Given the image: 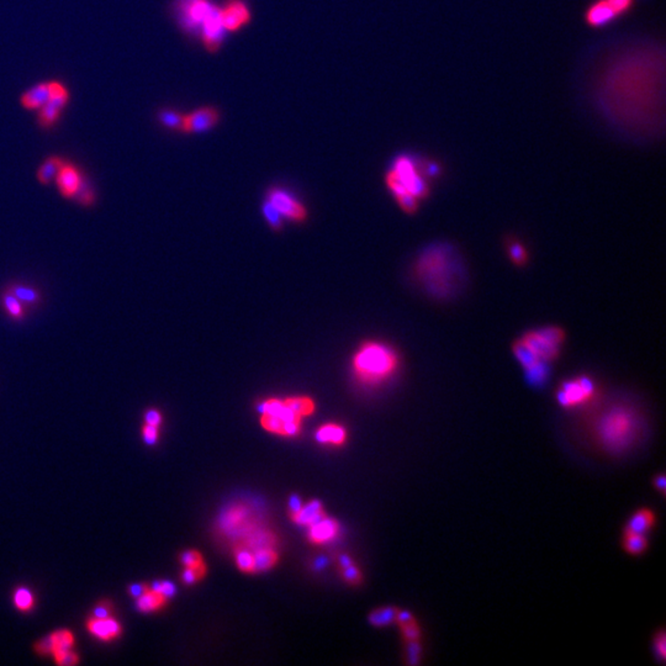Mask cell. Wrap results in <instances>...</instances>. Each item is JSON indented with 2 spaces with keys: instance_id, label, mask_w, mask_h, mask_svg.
I'll use <instances>...</instances> for the list:
<instances>
[{
  "instance_id": "1",
  "label": "cell",
  "mask_w": 666,
  "mask_h": 666,
  "mask_svg": "<svg viewBox=\"0 0 666 666\" xmlns=\"http://www.w3.org/2000/svg\"><path fill=\"white\" fill-rule=\"evenodd\" d=\"M442 173V167L436 160L401 154L394 160L385 181L400 207L407 214H414L418 209L420 200L429 195V182L441 177Z\"/></svg>"
},
{
  "instance_id": "2",
  "label": "cell",
  "mask_w": 666,
  "mask_h": 666,
  "mask_svg": "<svg viewBox=\"0 0 666 666\" xmlns=\"http://www.w3.org/2000/svg\"><path fill=\"white\" fill-rule=\"evenodd\" d=\"M399 367V353L382 342H365L352 359L354 376L367 385H379L387 382Z\"/></svg>"
},
{
  "instance_id": "3",
  "label": "cell",
  "mask_w": 666,
  "mask_h": 666,
  "mask_svg": "<svg viewBox=\"0 0 666 666\" xmlns=\"http://www.w3.org/2000/svg\"><path fill=\"white\" fill-rule=\"evenodd\" d=\"M637 432V418L626 407H613L601 416L598 437L607 450H621L628 447Z\"/></svg>"
},
{
  "instance_id": "4",
  "label": "cell",
  "mask_w": 666,
  "mask_h": 666,
  "mask_svg": "<svg viewBox=\"0 0 666 666\" xmlns=\"http://www.w3.org/2000/svg\"><path fill=\"white\" fill-rule=\"evenodd\" d=\"M637 0H592L584 12V21L590 29L609 28L633 12Z\"/></svg>"
},
{
  "instance_id": "5",
  "label": "cell",
  "mask_w": 666,
  "mask_h": 666,
  "mask_svg": "<svg viewBox=\"0 0 666 666\" xmlns=\"http://www.w3.org/2000/svg\"><path fill=\"white\" fill-rule=\"evenodd\" d=\"M566 335L558 326H547L526 332L521 340L535 352L542 362L552 363L557 360Z\"/></svg>"
},
{
  "instance_id": "6",
  "label": "cell",
  "mask_w": 666,
  "mask_h": 666,
  "mask_svg": "<svg viewBox=\"0 0 666 666\" xmlns=\"http://www.w3.org/2000/svg\"><path fill=\"white\" fill-rule=\"evenodd\" d=\"M217 9L219 6L209 0H177L174 12L184 31L200 36L204 24L216 12Z\"/></svg>"
},
{
  "instance_id": "7",
  "label": "cell",
  "mask_w": 666,
  "mask_h": 666,
  "mask_svg": "<svg viewBox=\"0 0 666 666\" xmlns=\"http://www.w3.org/2000/svg\"><path fill=\"white\" fill-rule=\"evenodd\" d=\"M598 395V384L590 376H576L565 380L557 389V401L562 407L575 409L589 404Z\"/></svg>"
},
{
  "instance_id": "8",
  "label": "cell",
  "mask_w": 666,
  "mask_h": 666,
  "mask_svg": "<svg viewBox=\"0 0 666 666\" xmlns=\"http://www.w3.org/2000/svg\"><path fill=\"white\" fill-rule=\"evenodd\" d=\"M267 201L278 211L280 216L295 222H304L308 211L299 200L283 189L274 188L268 193Z\"/></svg>"
},
{
  "instance_id": "9",
  "label": "cell",
  "mask_w": 666,
  "mask_h": 666,
  "mask_svg": "<svg viewBox=\"0 0 666 666\" xmlns=\"http://www.w3.org/2000/svg\"><path fill=\"white\" fill-rule=\"evenodd\" d=\"M220 121V113L211 107L200 108L193 113L183 116L181 131L184 133H199L207 131L216 126Z\"/></svg>"
},
{
  "instance_id": "10",
  "label": "cell",
  "mask_w": 666,
  "mask_h": 666,
  "mask_svg": "<svg viewBox=\"0 0 666 666\" xmlns=\"http://www.w3.org/2000/svg\"><path fill=\"white\" fill-rule=\"evenodd\" d=\"M221 17L225 30L234 33L251 21V12L243 0H228L221 8Z\"/></svg>"
},
{
  "instance_id": "11",
  "label": "cell",
  "mask_w": 666,
  "mask_h": 666,
  "mask_svg": "<svg viewBox=\"0 0 666 666\" xmlns=\"http://www.w3.org/2000/svg\"><path fill=\"white\" fill-rule=\"evenodd\" d=\"M55 181L57 183L58 189L62 194V196L71 199L80 193L83 178L80 171L73 165L64 162Z\"/></svg>"
},
{
  "instance_id": "12",
  "label": "cell",
  "mask_w": 666,
  "mask_h": 666,
  "mask_svg": "<svg viewBox=\"0 0 666 666\" xmlns=\"http://www.w3.org/2000/svg\"><path fill=\"white\" fill-rule=\"evenodd\" d=\"M86 628L91 632V636H94V637L100 639V640H104V642L113 640L122 633L121 625L115 620L114 617H108V618H94V617H91V620H88V622H86Z\"/></svg>"
},
{
  "instance_id": "13",
  "label": "cell",
  "mask_w": 666,
  "mask_h": 666,
  "mask_svg": "<svg viewBox=\"0 0 666 666\" xmlns=\"http://www.w3.org/2000/svg\"><path fill=\"white\" fill-rule=\"evenodd\" d=\"M656 524V516L649 508H639L628 519L623 532L647 535Z\"/></svg>"
},
{
  "instance_id": "14",
  "label": "cell",
  "mask_w": 666,
  "mask_h": 666,
  "mask_svg": "<svg viewBox=\"0 0 666 666\" xmlns=\"http://www.w3.org/2000/svg\"><path fill=\"white\" fill-rule=\"evenodd\" d=\"M310 528V539L316 544H322L326 542H330L338 535L340 526L338 522L326 516L319 524H313Z\"/></svg>"
},
{
  "instance_id": "15",
  "label": "cell",
  "mask_w": 666,
  "mask_h": 666,
  "mask_svg": "<svg viewBox=\"0 0 666 666\" xmlns=\"http://www.w3.org/2000/svg\"><path fill=\"white\" fill-rule=\"evenodd\" d=\"M48 98H50L48 82L39 83L24 93L20 98V103L23 105V108L28 110H39L41 107H44L47 103Z\"/></svg>"
},
{
  "instance_id": "16",
  "label": "cell",
  "mask_w": 666,
  "mask_h": 666,
  "mask_svg": "<svg viewBox=\"0 0 666 666\" xmlns=\"http://www.w3.org/2000/svg\"><path fill=\"white\" fill-rule=\"evenodd\" d=\"M325 517L326 513L324 512L322 505L319 500L308 502L306 506L302 507V510L299 512L291 516L296 524L308 526V527L319 524L320 521H322Z\"/></svg>"
},
{
  "instance_id": "17",
  "label": "cell",
  "mask_w": 666,
  "mask_h": 666,
  "mask_svg": "<svg viewBox=\"0 0 666 666\" xmlns=\"http://www.w3.org/2000/svg\"><path fill=\"white\" fill-rule=\"evenodd\" d=\"M512 352L526 373L535 369V367H538L541 363H546V362H542L541 359L535 355V352L521 338L513 343Z\"/></svg>"
},
{
  "instance_id": "18",
  "label": "cell",
  "mask_w": 666,
  "mask_h": 666,
  "mask_svg": "<svg viewBox=\"0 0 666 666\" xmlns=\"http://www.w3.org/2000/svg\"><path fill=\"white\" fill-rule=\"evenodd\" d=\"M622 548L625 549L627 554H629L632 557H639V555H642L647 552L648 548H649L648 535L623 532Z\"/></svg>"
},
{
  "instance_id": "19",
  "label": "cell",
  "mask_w": 666,
  "mask_h": 666,
  "mask_svg": "<svg viewBox=\"0 0 666 666\" xmlns=\"http://www.w3.org/2000/svg\"><path fill=\"white\" fill-rule=\"evenodd\" d=\"M6 290L10 291L12 295L17 296L20 302H23L26 308L37 306L42 302V295L40 291L35 288H31L29 285L12 284L6 288Z\"/></svg>"
},
{
  "instance_id": "20",
  "label": "cell",
  "mask_w": 666,
  "mask_h": 666,
  "mask_svg": "<svg viewBox=\"0 0 666 666\" xmlns=\"http://www.w3.org/2000/svg\"><path fill=\"white\" fill-rule=\"evenodd\" d=\"M346 438H347V433L344 431V428L338 426V425H335V423H329V425L322 426L316 433V439L319 441L320 443L341 445V444L344 443Z\"/></svg>"
},
{
  "instance_id": "21",
  "label": "cell",
  "mask_w": 666,
  "mask_h": 666,
  "mask_svg": "<svg viewBox=\"0 0 666 666\" xmlns=\"http://www.w3.org/2000/svg\"><path fill=\"white\" fill-rule=\"evenodd\" d=\"M0 302H1V306H3L4 311L9 317L17 320V321H21V320L25 319L26 308H28L17 299V296L12 295L10 291L6 289L4 293L1 294Z\"/></svg>"
},
{
  "instance_id": "22",
  "label": "cell",
  "mask_w": 666,
  "mask_h": 666,
  "mask_svg": "<svg viewBox=\"0 0 666 666\" xmlns=\"http://www.w3.org/2000/svg\"><path fill=\"white\" fill-rule=\"evenodd\" d=\"M165 602H167V598L162 593L152 591V590L148 589L142 596L136 598V607L140 612L149 613V612H154L157 609H162Z\"/></svg>"
},
{
  "instance_id": "23",
  "label": "cell",
  "mask_w": 666,
  "mask_h": 666,
  "mask_svg": "<svg viewBox=\"0 0 666 666\" xmlns=\"http://www.w3.org/2000/svg\"><path fill=\"white\" fill-rule=\"evenodd\" d=\"M64 165V160L59 157H50L40 165L39 171H37V179L41 184L44 185H48L51 184L56 177H57L58 172L62 168V165Z\"/></svg>"
},
{
  "instance_id": "24",
  "label": "cell",
  "mask_w": 666,
  "mask_h": 666,
  "mask_svg": "<svg viewBox=\"0 0 666 666\" xmlns=\"http://www.w3.org/2000/svg\"><path fill=\"white\" fill-rule=\"evenodd\" d=\"M278 562V555L272 548H263L253 552V573L273 568Z\"/></svg>"
},
{
  "instance_id": "25",
  "label": "cell",
  "mask_w": 666,
  "mask_h": 666,
  "mask_svg": "<svg viewBox=\"0 0 666 666\" xmlns=\"http://www.w3.org/2000/svg\"><path fill=\"white\" fill-rule=\"evenodd\" d=\"M62 115V110L53 107L51 104L46 103L37 110V122L41 129L50 130L56 125Z\"/></svg>"
},
{
  "instance_id": "26",
  "label": "cell",
  "mask_w": 666,
  "mask_h": 666,
  "mask_svg": "<svg viewBox=\"0 0 666 666\" xmlns=\"http://www.w3.org/2000/svg\"><path fill=\"white\" fill-rule=\"evenodd\" d=\"M48 88H50V98H48L47 103L51 104L53 107H56L63 111L68 104V89L66 88V86H63L62 83L56 82V80L48 82Z\"/></svg>"
},
{
  "instance_id": "27",
  "label": "cell",
  "mask_w": 666,
  "mask_h": 666,
  "mask_svg": "<svg viewBox=\"0 0 666 666\" xmlns=\"http://www.w3.org/2000/svg\"><path fill=\"white\" fill-rule=\"evenodd\" d=\"M285 405L294 411L299 417L310 416L315 411V404L313 399L305 398V396H296V398H288L284 400Z\"/></svg>"
},
{
  "instance_id": "28",
  "label": "cell",
  "mask_w": 666,
  "mask_h": 666,
  "mask_svg": "<svg viewBox=\"0 0 666 666\" xmlns=\"http://www.w3.org/2000/svg\"><path fill=\"white\" fill-rule=\"evenodd\" d=\"M399 609L395 607H382L373 611L369 615V622L376 627H387L396 620Z\"/></svg>"
},
{
  "instance_id": "29",
  "label": "cell",
  "mask_w": 666,
  "mask_h": 666,
  "mask_svg": "<svg viewBox=\"0 0 666 666\" xmlns=\"http://www.w3.org/2000/svg\"><path fill=\"white\" fill-rule=\"evenodd\" d=\"M14 604L21 612H29L34 607V595L26 587H19L14 592Z\"/></svg>"
},
{
  "instance_id": "30",
  "label": "cell",
  "mask_w": 666,
  "mask_h": 666,
  "mask_svg": "<svg viewBox=\"0 0 666 666\" xmlns=\"http://www.w3.org/2000/svg\"><path fill=\"white\" fill-rule=\"evenodd\" d=\"M507 251H508V257H510L511 262L518 267L524 266L528 261V253L526 251L524 246L521 245L517 241H510Z\"/></svg>"
},
{
  "instance_id": "31",
  "label": "cell",
  "mask_w": 666,
  "mask_h": 666,
  "mask_svg": "<svg viewBox=\"0 0 666 666\" xmlns=\"http://www.w3.org/2000/svg\"><path fill=\"white\" fill-rule=\"evenodd\" d=\"M183 116L184 115L179 114L177 111L174 110H162L158 114V120H160V124L168 127V129H172V130H179L181 131V127H182L183 124Z\"/></svg>"
},
{
  "instance_id": "32",
  "label": "cell",
  "mask_w": 666,
  "mask_h": 666,
  "mask_svg": "<svg viewBox=\"0 0 666 666\" xmlns=\"http://www.w3.org/2000/svg\"><path fill=\"white\" fill-rule=\"evenodd\" d=\"M53 636H55V640H56V650H55V653L72 650V648L74 647L73 633L68 631V629H59V631L53 632ZM55 653H53V654H55Z\"/></svg>"
},
{
  "instance_id": "33",
  "label": "cell",
  "mask_w": 666,
  "mask_h": 666,
  "mask_svg": "<svg viewBox=\"0 0 666 666\" xmlns=\"http://www.w3.org/2000/svg\"><path fill=\"white\" fill-rule=\"evenodd\" d=\"M548 364L549 363H541L538 367H535V369L530 370L527 371V380L530 382V385L533 387H542L544 382H547L548 374H549V368H548Z\"/></svg>"
},
{
  "instance_id": "34",
  "label": "cell",
  "mask_w": 666,
  "mask_h": 666,
  "mask_svg": "<svg viewBox=\"0 0 666 666\" xmlns=\"http://www.w3.org/2000/svg\"><path fill=\"white\" fill-rule=\"evenodd\" d=\"M236 563L245 573H253V552L247 547L236 549Z\"/></svg>"
},
{
  "instance_id": "35",
  "label": "cell",
  "mask_w": 666,
  "mask_h": 666,
  "mask_svg": "<svg viewBox=\"0 0 666 666\" xmlns=\"http://www.w3.org/2000/svg\"><path fill=\"white\" fill-rule=\"evenodd\" d=\"M286 422L289 421H284L278 416L262 414V417H261V423H262L263 427L266 428L269 432L280 434V436H284V427Z\"/></svg>"
},
{
  "instance_id": "36",
  "label": "cell",
  "mask_w": 666,
  "mask_h": 666,
  "mask_svg": "<svg viewBox=\"0 0 666 666\" xmlns=\"http://www.w3.org/2000/svg\"><path fill=\"white\" fill-rule=\"evenodd\" d=\"M205 573V565H204V563H201L199 564V565H195V566H190V568H184L182 579L183 581H184V584L193 585L196 581L200 580L201 577H204Z\"/></svg>"
},
{
  "instance_id": "37",
  "label": "cell",
  "mask_w": 666,
  "mask_h": 666,
  "mask_svg": "<svg viewBox=\"0 0 666 666\" xmlns=\"http://www.w3.org/2000/svg\"><path fill=\"white\" fill-rule=\"evenodd\" d=\"M263 212H264V216L267 219L268 223L270 225V228H273L274 231H280L281 228H283L281 216H280L279 212L275 210L273 206L268 203L267 200H266L264 204H263Z\"/></svg>"
},
{
  "instance_id": "38",
  "label": "cell",
  "mask_w": 666,
  "mask_h": 666,
  "mask_svg": "<svg viewBox=\"0 0 666 666\" xmlns=\"http://www.w3.org/2000/svg\"><path fill=\"white\" fill-rule=\"evenodd\" d=\"M34 649L37 654L53 655L56 650V640L53 633L40 639L37 643L35 644Z\"/></svg>"
},
{
  "instance_id": "39",
  "label": "cell",
  "mask_w": 666,
  "mask_h": 666,
  "mask_svg": "<svg viewBox=\"0 0 666 666\" xmlns=\"http://www.w3.org/2000/svg\"><path fill=\"white\" fill-rule=\"evenodd\" d=\"M653 650L654 655L659 660H665L666 656V636L664 629H660L655 633L653 638Z\"/></svg>"
},
{
  "instance_id": "40",
  "label": "cell",
  "mask_w": 666,
  "mask_h": 666,
  "mask_svg": "<svg viewBox=\"0 0 666 666\" xmlns=\"http://www.w3.org/2000/svg\"><path fill=\"white\" fill-rule=\"evenodd\" d=\"M55 658V661L58 665H77L80 663V655L74 653L72 650L67 651H58L52 655Z\"/></svg>"
},
{
  "instance_id": "41",
  "label": "cell",
  "mask_w": 666,
  "mask_h": 666,
  "mask_svg": "<svg viewBox=\"0 0 666 666\" xmlns=\"http://www.w3.org/2000/svg\"><path fill=\"white\" fill-rule=\"evenodd\" d=\"M149 590L162 593L167 600L176 595V586H174V584H172L171 581H154V584L149 587Z\"/></svg>"
},
{
  "instance_id": "42",
  "label": "cell",
  "mask_w": 666,
  "mask_h": 666,
  "mask_svg": "<svg viewBox=\"0 0 666 666\" xmlns=\"http://www.w3.org/2000/svg\"><path fill=\"white\" fill-rule=\"evenodd\" d=\"M406 643H407V647H406L407 663L411 664V665L418 664L422 656L421 644H420L418 640H415V642H406Z\"/></svg>"
},
{
  "instance_id": "43",
  "label": "cell",
  "mask_w": 666,
  "mask_h": 666,
  "mask_svg": "<svg viewBox=\"0 0 666 666\" xmlns=\"http://www.w3.org/2000/svg\"><path fill=\"white\" fill-rule=\"evenodd\" d=\"M113 612H114L113 604L108 600H103L93 609L91 617H94V618H108V617H113Z\"/></svg>"
},
{
  "instance_id": "44",
  "label": "cell",
  "mask_w": 666,
  "mask_h": 666,
  "mask_svg": "<svg viewBox=\"0 0 666 666\" xmlns=\"http://www.w3.org/2000/svg\"><path fill=\"white\" fill-rule=\"evenodd\" d=\"M342 577L344 580L347 581L348 584L351 585H358L360 580H362V574L359 571L358 568L352 564L349 566H346V568H342L341 569Z\"/></svg>"
},
{
  "instance_id": "45",
  "label": "cell",
  "mask_w": 666,
  "mask_h": 666,
  "mask_svg": "<svg viewBox=\"0 0 666 666\" xmlns=\"http://www.w3.org/2000/svg\"><path fill=\"white\" fill-rule=\"evenodd\" d=\"M400 627H401V632H403V636H404L406 642L420 640L421 632H420V627L417 625V622H412V623H409V625Z\"/></svg>"
},
{
  "instance_id": "46",
  "label": "cell",
  "mask_w": 666,
  "mask_h": 666,
  "mask_svg": "<svg viewBox=\"0 0 666 666\" xmlns=\"http://www.w3.org/2000/svg\"><path fill=\"white\" fill-rule=\"evenodd\" d=\"M181 562H182L184 568H190V566H195V565L204 563L203 557L196 551H185L181 555Z\"/></svg>"
},
{
  "instance_id": "47",
  "label": "cell",
  "mask_w": 666,
  "mask_h": 666,
  "mask_svg": "<svg viewBox=\"0 0 666 666\" xmlns=\"http://www.w3.org/2000/svg\"><path fill=\"white\" fill-rule=\"evenodd\" d=\"M160 428L157 426H152V425H145L142 427V436L143 441L148 444V445H154V444L157 443L158 441V436H160Z\"/></svg>"
},
{
  "instance_id": "48",
  "label": "cell",
  "mask_w": 666,
  "mask_h": 666,
  "mask_svg": "<svg viewBox=\"0 0 666 666\" xmlns=\"http://www.w3.org/2000/svg\"><path fill=\"white\" fill-rule=\"evenodd\" d=\"M145 422L147 425H152V426H157L160 427V422H162V415L158 410L156 409H149V410L145 414Z\"/></svg>"
},
{
  "instance_id": "49",
  "label": "cell",
  "mask_w": 666,
  "mask_h": 666,
  "mask_svg": "<svg viewBox=\"0 0 666 666\" xmlns=\"http://www.w3.org/2000/svg\"><path fill=\"white\" fill-rule=\"evenodd\" d=\"M149 586L147 584H132L129 587V593L130 596L133 598H138L140 596H142L145 592L147 591Z\"/></svg>"
},
{
  "instance_id": "50",
  "label": "cell",
  "mask_w": 666,
  "mask_h": 666,
  "mask_svg": "<svg viewBox=\"0 0 666 666\" xmlns=\"http://www.w3.org/2000/svg\"><path fill=\"white\" fill-rule=\"evenodd\" d=\"M395 621L398 622L400 626H405V625H409V623L415 622V618H414V616L411 615L410 612H407V611H400L399 609Z\"/></svg>"
},
{
  "instance_id": "51",
  "label": "cell",
  "mask_w": 666,
  "mask_h": 666,
  "mask_svg": "<svg viewBox=\"0 0 666 666\" xmlns=\"http://www.w3.org/2000/svg\"><path fill=\"white\" fill-rule=\"evenodd\" d=\"M302 502L299 496L293 495L289 500V508H290L291 516L299 512L302 510Z\"/></svg>"
},
{
  "instance_id": "52",
  "label": "cell",
  "mask_w": 666,
  "mask_h": 666,
  "mask_svg": "<svg viewBox=\"0 0 666 666\" xmlns=\"http://www.w3.org/2000/svg\"><path fill=\"white\" fill-rule=\"evenodd\" d=\"M654 488H655V490H658V491H660L661 494H665V489H666L665 475H663V474H660V475H658V477H655Z\"/></svg>"
},
{
  "instance_id": "53",
  "label": "cell",
  "mask_w": 666,
  "mask_h": 666,
  "mask_svg": "<svg viewBox=\"0 0 666 666\" xmlns=\"http://www.w3.org/2000/svg\"><path fill=\"white\" fill-rule=\"evenodd\" d=\"M80 201H82V204H84V205H91V204L94 203V195H93L91 192H84V193H82Z\"/></svg>"
},
{
  "instance_id": "54",
  "label": "cell",
  "mask_w": 666,
  "mask_h": 666,
  "mask_svg": "<svg viewBox=\"0 0 666 666\" xmlns=\"http://www.w3.org/2000/svg\"><path fill=\"white\" fill-rule=\"evenodd\" d=\"M338 563H340V566H341L342 569V568H346V566L352 565L353 562H352V559L349 558L348 555H341V557L338 558Z\"/></svg>"
}]
</instances>
